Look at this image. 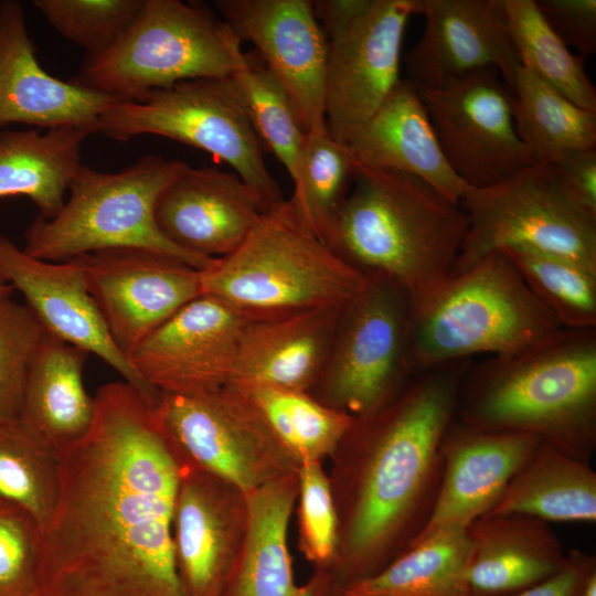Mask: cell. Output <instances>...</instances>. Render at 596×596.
<instances>
[{
  "label": "cell",
  "instance_id": "cell-47",
  "mask_svg": "<svg viewBox=\"0 0 596 596\" xmlns=\"http://www.w3.org/2000/svg\"><path fill=\"white\" fill-rule=\"evenodd\" d=\"M13 291V288L11 285L4 279V277L0 273V297L1 296H11Z\"/></svg>",
  "mask_w": 596,
  "mask_h": 596
},
{
  "label": "cell",
  "instance_id": "cell-19",
  "mask_svg": "<svg viewBox=\"0 0 596 596\" xmlns=\"http://www.w3.org/2000/svg\"><path fill=\"white\" fill-rule=\"evenodd\" d=\"M419 14L422 35L404 56L409 82L441 88L492 67L511 88L521 64L500 0H422Z\"/></svg>",
  "mask_w": 596,
  "mask_h": 596
},
{
  "label": "cell",
  "instance_id": "cell-17",
  "mask_svg": "<svg viewBox=\"0 0 596 596\" xmlns=\"http://www.w3.org/2000/svg\"><path fill=\"white\" fill-rule=\"evenodd\" d=\"M221 20L247 41L289 96L302 129L327 128V38L309 0H217Z\"/></svg>",
  "mask_w": 596,
  "mask_h": 596
},
{
  "label": "cell",
  "instance_id": "cell-48",
  "mask_svg": "<svg viewBox=\"0 0 596 596\" xmlns=\"http://www.w3.org/2000/svg\"><path fill=\"white\" fill-rule=\"evenodd\" d=\"M330 596H332V595H330Z\"/></svg>",
  "mask_w": 596,
  "mask_h": 596
},
{
  "label": "cell",
  "instance_id": "cell-37",
  "mask_svg": "<svg viewBox=\"0 0 596 596\" xmlns=\"http://www.w3.org/2000/svg\"><path fill=\"white\" fill-rule=\"evenodd\" d=\"M356 169L349 146L333 138L328 128L306 132L299 175L290 199L302 220L323 242Z\"/></svg>",
  "mask_w": 596,
  "mask_h": 596
},
{
  "label": "cell",
  "instance_id": "cell-49",
  "mask_svg": "<svg viewBox=\"0 0 596 596\" xmlns=\"http://www.w3.org/2000/svg\"><path fill=\"white\" fill-rule=\"evenodd\" d=\"M1 502V501H0Z\"/></svg>",
  "mask_w": 596,
  "mask_h": 596
},
{
  "label": "cell",
  "instance_id": "cell-10",
  "mask_svg": "<svg viewBox=\"0 0 596 596\" xmlns=\"http://www.w3.org/2000/svg\"><path fill=\"white\" fill-rule=\"evenodd\" d=\"M327 38L324 108L331 136L347 142L400 78L402 44L422 0H317Z\"/></svg>",
  "mask_w": 596,
  "mask_h": 596
},
{
  "label": "cell",
  "instance_id": "cell-39",
  "mask_svg": "<svg viewBox=\"0 0 596 596\" xmlns=\"http://www.w3.org/2000/svg\"><path fill=\"white\" fill-rule=\"evenodd\" d=\"M142 0H35L33 6L61 35L86 51L113 45L138 14Z\"/></svg>",
  "mask_w": 596,
  "mask_h": 596
},
{
  "label": "cell",
  "instance_id": "cell-30",
  "mask_svg": "<svg viewBox=\"0 0 596 596\" xmlns=\"http://www.w3.org/2000/svg\"><path fill=\"white\" fill-rule=\"evenodd\" d=\"M490 514H521L547 523H594L596 472L589 462L540 443Z\"/></svg>",
  "mask_w": 596,
  "mask_h": 596
},
{
  "label": "cell",
  "instance_id": "cell-16",
  "mask_svg": "<svg viewBox=\"0 0 596 596\" xmlns=\"http://www.w3.org/2000/svg\"><path fill=\"white\" fill-rule=\"evenodd\" d=\"M116 345L126 354L202 292L201 270L143 248L74 257Z\"/></svg>",
  "mask_w": 596,
  "mask_h": 596
},
{
  "label": "cell",
  "instance_id": "cell-26",
  "mask_svg": "<svg viewBox=\"0 0 596 596\" xmlns=\"http://www.w3.org/2000/svg\"><path fill=\"white\" fill-rule=\"evenodd\" d=\"M343 308L255 318L244 333L231 384L306 392L323 371Z\"/></svg>",
  "mask_w": 596,
  "mask_h": 596
},
{
  "label": "cell",
  "instance_id": "cell-46",
  "mask_svg": "<svg viewBox=\"0 0 596 596\" xmlns=\"http://www.w3.org/2000/svg\"><path fill=\"white\" fill-rule=\"evenodd\" d=\"M575 596H596V566L585 574Z\"/></svg>",
  "mask_w": 596,
  "mask_h": 596
},
{
  "label": "cell",
  "instance_id": "cell-7",
  "mask_svg": "<svg viewBox=\"0 0 596 596\" xmlns=\"http://www.w3.org/2000/svg\"><path fill=\"white\" fill-rule=\"evenodd\" d=\"M149 155L117 172L82 166L68 198L52 219L38 215L24 232L23 251L39 259L64 262L113 248H143L178 258L203 272L216 258L192 254L171 243L155 217L162 190L187 167Z\"/></svg>",
  "mask_w": 596,
  "mask_h": 596
},
{
  "label": "cell",
  "instance_id": "cell-34",
  "mask_svg": "<svg viewBox=\"0 0 596 596\" xmlns=\"http://www.w3.org/2000/svg\"><path fill=\"white\" fill-rule=\"evenodd\" d=\"M243 389L298 465L320 461L336 451L355 419L343 411L317 402L306 392L272 387Z\"/></svg>",
  "mask_w": 596,
  "mask_h": 596
},
{
  "label": "cell",
  "instance_id": "cell-18",
  "mask_svg": "<svg viewBox=\"0 0 596 596\" xmlns=\"http://www.w3.org/2000/svg\"><path fill=\"white\" fill-rule=\"evenodd\" d=\"M0 273L51 334L98 356L150 402L160 401L110 337L75 258L39 259L0 234Z\"/></svg>",
  "mask_w": 596,
  "mask_h": 596
},
{
  "label": "cell",
  "instance_id": "cell-31",
  "mask_svg": "<svg viewBox=\"0 0 596 596\" xmlns=\"http://www.w3.org/2000/svg\"><path fill=\"white\" fill-rule=\"evenodd\" d=\"M471 542L467 528L433 532L377 573L332 590V596H467Z\"/></svg>",
  "mask_w": 596,
  "mask_h": 596
},
{
  "label": "cell",
  "instance_id": "cell-6",
  "mask_svg": "<svg viewBox=\"0 0 596 596\" xmlns=\"http://www.w3.org/2000/svg\"><path fill=\"white\" fill-rule=\"evenodd\" d=\"M366 279L308 226L291 199L264 211L233 252L201 272L203 294L256 318L343 308Z\"/></svg>",
  "mask_w": 596,
  "mask_h": 596
},
{
  "label": "cell",
  "instance_id": "cell-13",
  "mask_svg": "<svg viewBox=\"0 0 596 596\" xmlns=\"http://www.w3.org/2000/svg\"><path fill=\"white\" fill-rule=\"evenodd\" d=\"M156 409L167 434L191 462L243 496L298 472V462L241 386L161 395Z\"/></svg>",
  "mask_w": 596,
  "mask_h": 596
},
{
  "label": "cell",
  "instance_id": "cell-43",
  "mask_svg": "<svg viewBox=\"0 0 596 596\" xmlns=\"http://www.w3.org/2000/svg\"><path fill=\"white\" fill-rule=\"evenodd\" d=\"M560 39L586 57L596 52V0H535Z\"/></svg>",
  "mask_w": 596,
  "mask_h": 596
},
{
  "label": "cell",
  "instance_id": "cell-42",
  "mask_svg": "<svg viewBox=\"0 0 596 596\" xmlns=\"http://www.w3.org/2000/svg\"><path fill=\"white\" fill-rule=\"evenodd\" d=\"M41 530L17 505L0 502V596H35Z\"/></svg>",
  "mask_w": 596,
  "mask_h": 596
},
{
  "label": "cell",
  "instance_id": "cell-9",
  "mask_svg": "<svg viewBox=\"0 0 596 596\" xmlns=\"http://www.w3.org/2000/svg\"><path fill=\"white\" fill-rule=\"evenodd\" d=\"M98 131L118 141L155 135L202 149L227 163L265 211L284 200L227 77L184 81L141 102H118L102 115Z\"/></svg>",
  "mask_w": 596,
  "mask_h": 596
},
{
  "label": "cell",
  "instance_id": "cell-4",
  "mask_svg": "<svg viewBox=\"0 0 596 596\" xmlns=\"http://www.w3.org/2000/svg\"><path fill=\"white\" fill-rule=\"evenodd\" d=\"M467 232L460 204L422 179L358 167L324 243L361 272L397 281L416 301L450 275Z\"/></svg>",
  "mask_w": 596,
  "mask_h": 596
},
{
  "label": "cell",
  "instance_id": "cell-1",
  "mask_svg": "<svg viewBox=\"0 0 596 596\" xmlns=\"http://www.w3.org/2000/svg\"><path fill=\"white\" fill-rule=\"evenodd\" d=\"M94 400L87 433L56 450L35 596H185L173 543L182 453L129 383Z\"/></svg>",
  "mask_w": 596,
  "mask_h": 596
},
{
  "label": "cell",
  "instance_id": "cell-27",
  "mask_svg": "<svg viewBox=\"0 0 596 596\" xmlns=\"http://www.w3.org/2000/svg\"><path fill=\"white\" fill-rule=\"evenodd\" d=\"M471 556L467 596H514L556 574L566 554L547 522L490 514L467 528Z\"/></svg>",
  "mask_w": 596,
  "mask_h": 596
},
{
  "label": "cell",
  "instance_id": "cell-35",
  "mask_svg": "<svg viewBox=\"0 0 596 596\" xmlns=\"http://www.w3.org/2000/svg\"><path fill=\"white\" fill-rule=\"evenodd\" d=\"M227 81L262 145L295 184L306 131L286 91L263 62L245 53Z\"/></svg>",
  "mask_w": 596,
  "mask_h": 596
},
{
  "label": "cell",
  "instance_id": "cell-25",
  "mask_svg": "<svg viewBox=\"0 0 596 596\" xmlns=\"http://www.w3.org/2000/svg\"><path fill=\"white\" fill-rule=\"evenodd\" d=\"M298 472L244 494L245 530L241 551L222 596H330L331 574H316L307 584L294 577L288 524L298 497Z\"/></svg>",
  "mask_w": 596,
  "mask_h": 596
},
{
  "label": "cell",
  "instance_id": "cell-12",
  "mask_svg": "<svg viewBox=\"0 0 596 596\" xmlns=\"http://www.w3.org/2000/svg\"><path fill=\"white\" fill-rule=\"evenodd\" d=\"M459 204L468 232L451 273L509 247L556 255L596 273V219L565 195L550 164L530 166L490 187H469Z\"/></svg>",
  "mask_w": 596,
  "mask_h": 596
},
{
  "label": "cell",
  "instance_id": "cell-8",
  "mask_svg": "<svg viewBox=\"0 0 596 596\" xmlns=\"http://www.w3.org/2000/svg\"><path fill=\"white\" fill-rule=\"evenodd\" d=\"M243 54L237 36L205 4L142 0L119 39L85 56L72 79L119 102H141L180 82L226 78Z\"/></svg>",
  "mask_w": 596,
  "mask_h": 596
},
{
  "label": "cell",
  "instance_id": "cell-3",
  "mask_svg": "<svg viewBox=\"0 0 596 596\" xmlns=\"http://www.w3.org/2000/svg\"><path fill=\"white\" fill-rule=\"evenodd\" d=\"M456 419L530 435L590 464L596 448V329H562L528 350L470 364L459 386Z\"/></svg>",
  "mask_w": 596,
  "mask_h": 596
},
{
  "label": "cell",
  "instance_id": "cell-38",
  "mask_svg": "<svg viewBox=\"0 0 596 596\" xmlns=\"http://www.w3.org/2000/svg\"><path fill=\"white\" fill-rule=\"evenodd\" d=\"M501 251L563 329H596V273L570 259L531 248Z\"/></svg>",
  "mask_w": 596,
  "mask_h": 596
},
{
  "label": "cell",
  "instance_id": "cell-15",
  "mask_svg": "<svg viewBox=\"0 0 596 596\" xmlns=\"http://www.w3.org/2000/svg\"><path fill=\"white\" fill-rule=\"evenodd\" d=\"M256 317L201 294L140 341L127 355L160 395H196L233 381L244 333Z\"/></svg>",
  "mask_w": 596,
  "mask_h": 596
},
{
  "label": "cell",
  "instance_id": "cell-41",
  "mask_svg": "<svg viewBox=\"0 0 596 596\" xmlns=\"http://www.w3.org/2000/svg\"><path fill=\"white\" fill-rule=\"evenodd\" d=\"M298 482L300 549L309 561L328 565L337 555L338 517L320 461L300 464Z\"/></svg>",
  "mask_w": 596,
  "mask_h": 596
},
{
  "label": "cell",
  "instance_id": "cell-20",
  "mask_svg": "<svg viewBox=\"0 0 596 596\" xmlns=\"http://www.w3.org/2000/svg\"><path fill=\"white\" fill-rule=\"evenodd\" d=\"M118 102L47 73L38 60L22 4L0 2V128L10 124L39 129L70 126L94 134L102 115Z\"/></svg>",
  "mask_w": 596,
  "mask_h": 596
},
{
  "label": "cell",
  "instance_id": "cell-40",
  "mask_svg": "<svg viewBox=\"0 0 596 596\" xmlns=\"http://www.w3.org/2000/svg\"><path fill=\"white\" fill-rule=\"evenodd\" d=\"M46 332L25 304L0 297V421L20 418L29 371Z\"/></svg>",
  "mask_w": 596,
  "mask_h": 596
},
{
  "label": "cell",
  "instance_id": "cell-24",
  "mask_svg": "<svg viewBox=\"0 0 596 596\" xmlns=\"http://www.w3.org/2000/svg\"><path fill=\"white\" fill-rule=\"evenodd\" d=\"M356 166L411 174L459 203L469 189L449 167L416 86L402 79L345 142Z\"/></svg>",
  "mask_w": 596,
  "mask_h": 596
},
{
  "label": "cell",
  "instance_id": "cell-44",
  "mask_svg": "<svg viewBox=\"0 0 596 596\" xmlns=\"http://www.w3.org/2000/svg\"><path fill=\"white\" fill-rule=\"evenodd\" d=\"M550 166L565 195L596 219V148L573 152Z\"/></svg>",
  "mask_w": 596,
  "mask_h": 596
},
{
  "label": "cell",
  "instance_id": "cell-22",
  "mask_svg": "<svg viewBox=\"0 0 596 596\" xmlns=\"http://www.w3.org/2000/svg\"><path fill=\"white\" fill-rule=\"evenodd\" d=\"M234 491L182 454L173 543L185 596H222L245 530Z\"/></svg>",
  "mask_w": 596,
  "mask_h": 596
},
{
  "label": "cell",
  "instance_id": "cell-14",
  "mask_svg": "<svg viewBox=\"0 0 596 596\" xmlns=\"http://www.w3.org/2000/svg\"><path fill=\"white\" fill-rule=\"evenodd\" d=\"M416 88L445 159L469 187L497 184L534 164L515 131L512 89L496 68Z\"/></svg>",
  "mask_w": 596,
  "mask_h": 596
},
{
  "label": "cell",
  "instance_id": "cell-33",
  "mask_svg": "<svg viewBox=\"0 0 596 596\" xmlns=\"http://www.w3.org/2000/svg\"><path fill=\"white\" fill-rule=\"evenodd\" d=\"M520 64L579 107L596 111V88L584 65L551 29L535 0H500Z\"/></svg>",
  "mask_w": 596,
  "mask_h": 596
},
{
  "label": "cell",
  "instance_id": "cell-28",
  "mask_svg": "<svg viewBox=\"0 0 596 596\" xmlns=\"http://www.w3.org/2000/svg\"><path fill=\"white\" fill-rule=\"evenodd\" d=\"M89 353L46 332L29 371L20 421L58 450L89 429L95 400L84 385Z\"/></svg>",
  "mask_w": 596,
  "mask_h": 596
},
{
  "label": "cell",
  "instance_id": "cell-5",
  "mask_svg": "<svg viewBox=\"0 0 596 596\" xmlns=\"http://www.w3.org/2000/svg\"><path fill=\"white\" fill-rule=\"evenodd\" d=\"M562 329L509 256L492 251L414 301L408 369L414 377L475 354H515Z\"/></svg>",
  "mask_w": 596,
  "mask_h": 596
},
{
  "label": "cell",
  "instance_id": "cell-21",
  "mask_svg": "<svg viewBox=\"0 0 596 596\" xmlns=\"http://www.w3.org/2000/svg\"><path fill=\"white\" fill-rule=\"evenodd\" d=\"M539 444L530 435L483 429L455 418L441 443L437 498L414 542L439 530L466 529L490 513Z\"/></svg>",
  "mask_w": 596,
  "mask_h": 596
},
{
  "label": "cell",
  "instance_id": "cell-32",
  "mask_svg": "<svg viewBox=\"0 0 596 596\" xmlns=\"http://www.w3.org/2000/svg\"><path fill=\"white\" fill-rule=\"evenodd\" d=\"M511 89L515 131L534 164L596 148V111L574 104L522 65Z\"/></svg>",
  "mask_w": 596,
  "mask_h": 596
},
{
  "label": "cell",
  "instance_id": "cell-29",
  "mask_svg": "<svg viewBox=\"0 0 596 596\" xmlns=\"http://www.w3.org/2000/svg\"><path fill=\"white\" fill-rule=\"evenodd\" d=\"M91 131L77 127L0 128V198L24 195L41 216L54 217L83 166L81 150Z\"/></svg>",
  "mask_w": 596,
  "mask_h": 596
},
{
  "label": "cell",
  "instance_id": "cell-45",
  "mask_svg": "<svg viewBox=\"0 0 596 596\" xmlns=\"http://www.w3.org/2000/svg\"><path fill=\"white\" fill-rule=\"evenodd\" d=\"M593 566H596L594 555L571 550L556 574L514 596H575L583 577Z\"/></svg>",
  "mask_w": 596,
  "mask_h": 596
},
{
  "label": "cell",
  "instance_id": "cell-11",
  "mask_svg": "<svg viewBox=\"0 0 596 596\" xmlns=\"http://www.w3.org/2000/svg\"><path fill=\"white\" fill-rule=\"evenodd\" d=\"M414 299L397 281L368 274L343 308L320 376L327 405L354 418L374 415L413 379L408 347Z\"/></svg>",
  "mask_w": 596,
  "mask_h": 596
},
{
  "label": "cell",
  "instance_id": "cell-36",
  "mask_svg": "<svg viewBox=\"0 0 596 596\" xmlns=\"http://www.w3.org/2000/svg\"><path fill=\"white\" fill-rule=\"evenodd\" d=\"M57 487L56 450L19 418L0 421V501L25 511L42 532Z\"/></svg>",
  "mask_w": 596,
  "mask_h": 596
},
{
  "label": "cell",
  "instance_id": "cell-23",
  "mask_svg": "<svg viewBox=\"0 0 596 596\" xmlns=\"http://www.w3.org/2000/svg\"><path fill=\"white\" fill-rule=\"evenodd\" d=\"M264 211L236 173L188 164L160 193L155 217L174 245L220 258L246 238Z\"/></svg>",
  "mask_w": 596,
  "mask_h": 596
},
{
  "label": "cell",
  "instance_id": "cell-2",
  "mask_svg": "<svg viewBox=\"0 0 596 596\" xmlns=\"http://www.w3.org/2000/svg\"><path fill=\"white\" fill-rule=\"evenodd\" d=\"M470 360L415 375L372 416L355 418L347 519L334 588L377 573L425 528L440 486L441 443L456 418L457 396Z\"/></svg>",
  "mask_w": 596,
  "mask_h": 596
}]
</instances>
